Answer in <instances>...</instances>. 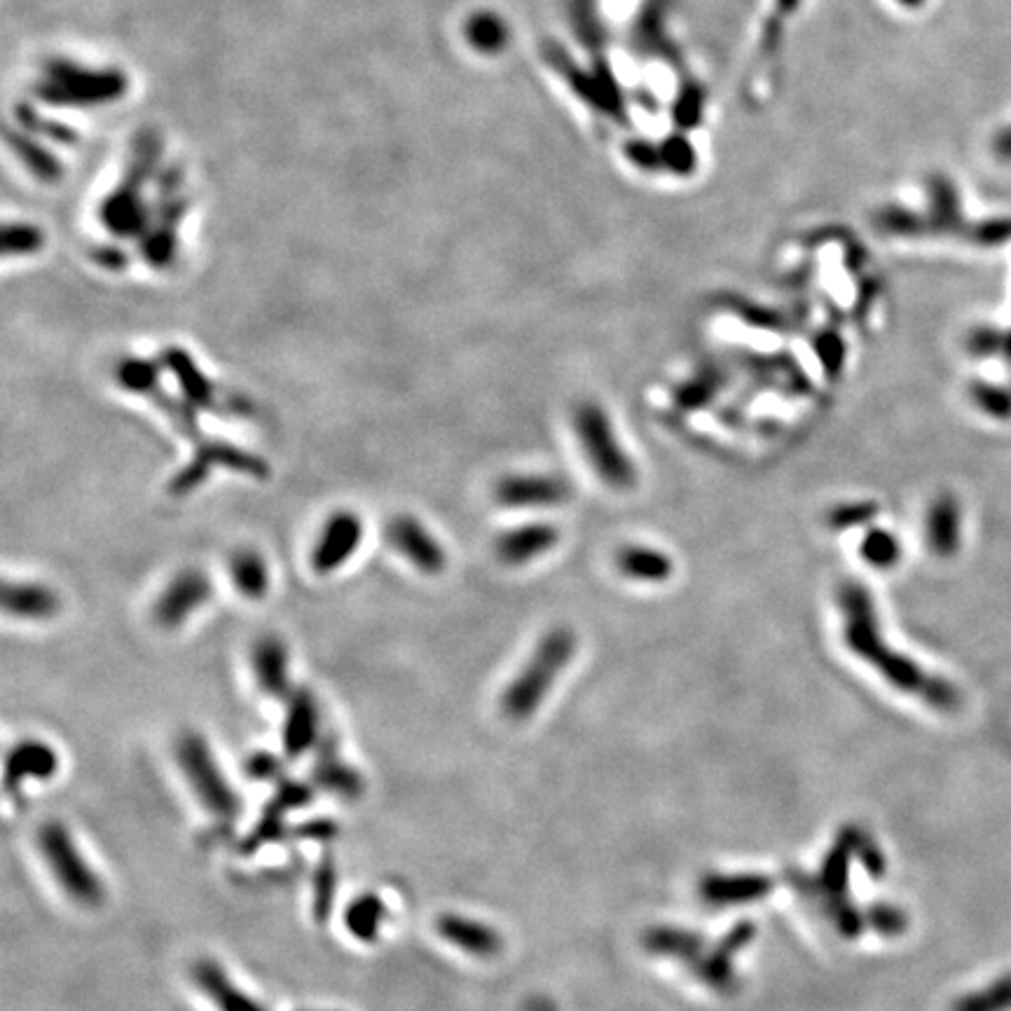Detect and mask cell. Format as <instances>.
Instances as JSON below:
<instances>
[{
	"label": "cell",
	"mask_w": 1011,
	"mask_h": 1011,
	"mask_svg": "<svg viewBox=\"0 0 1011 1011\" xmlns=\"http://www.w3.org/2000/svg\"><path fill=\"white\" fill-rule=\"evenodd\" d=\"M773 890V881L759 873H717L708 875L700 883L702 900L714 906L729 904H748L766 896Z\"/></svg>",
	"instance_id": "14"
},
{
	"label": "cell",
	"mask_w": 1011,
	"mask_h": 1011,
	"mask_svg": "<svg viewBox=\"0 0 1011 1011\" xmlns=\"http://www.w3.org/2000/svg\"><path fill=\"white\" fill-rule=\"evenodd\" d=\"M862 558L875 569H890L902 558V546L894 539V534L885 529H873L867 534L862 544Z\"/></svg>",
	"instance_id": "27"
},
{
	"label": "cell",
	"mask_w": 1011,
	"mask_h": 1011,
	"mask_svg": "<svg viewBox=\"0 0 1011 1011\" xmlns=\"http://www.w3.org/2000/svg\"><path fill=\"white\" fill-rule=\"evenodd\" d=\"M577 652V637L567 627L550 631L539 646L534 648L531 658L518 673L502 696V712L510 721H525L539 710L546 700L552 684L569 665Z\"/></svg>",
	"instance_id": "2"
},
{
	"label": "cell",
	"mask_w": 1011,
	"mask_h": 1011,
	"mask_svg": "<svg viewBox=\"0 0 1011 1011\" xmlns=\"http://www.w3.org/2000/svg\"><path fill=\"white\" fill-rule=\"evenodd\" d=\"M438 932H441V937L445 942H450L464 953H471L475 958H494L504 948L497 929L456 913L443 915V918L438 921Z\"/></svg>",
	"instance_id": "15"
},
{
	"label": "cell",
	"mask_w": 1011,
	"mask_h": 1011,
	"mask_svg": "<svg viewBox=\"0 0 1011 1011\" xmlns=\"http://www.w3.org/2000/svg\"><path fill=\"white\" fill-rule=\"evenodd\" d=\"M291 658H289V648H286L283 639L267 635L256 642L254 654H251V667H254V677L258 689L277 700L291 698L293 686H291Z\"/></svg>",
	"instance_id": "11"
},
{
	"label": "cell",
	"mask_w": 1011,
	"mask_h": 1011,
	"mask_svg": "<svg viewBox=\"0 0 1011 1011\" xmlns=\"http://www.w3.org/2000/svg\"><path fill=\"white\" fill-rule=\"evenodd\" d=\"M37 848H41L43 860L71 902L83 908H97L106 900L104 883L94 871L80 848L75 846L73 836L62 822H47L37 831Z\"/></svg>",
	"instance_id": "3"
},
{
	"label": "cell",
	"mask_w": 1011,
	"mask_h": 1011,
	"mask_svg": "<svg viewBox=\"0 0 1011 1011\" xmlns=\"http://www.w3.org/2000/svg\"><path fill=\"white\" fill-rule=\"evenodd\" d=\"M927 544L929 550L942 558L953 556L960 546V506L950 497L942 494L934 499L927 513Z\"/></svg>",
	"instance_id": "18"
},
{
	"label": "cell",
	"mask_w": 1011,
	"mask_h": 1011,
	"mask_svg": "<svg viewBox=\"0 0 1011 1011\" xmlns=\"http://www.w3.org/2000/svg\"><path fill=\"white\" fill-rule=\"evenodd\" d=\"M387 541L398 556H404L422 574L435 577L448 564L441 541L412 515H396L387 525Z\"/></svg>",
	"instance_id": "9"
},
{
	"label": "cell",
	"mask_w": 1011,
	"mask_h": 1011,
	"mask_svg": "<svg viewBox=\"0 0 1011 1011\" xmlns=\"http://www.w3.org/2000/svg\"><path fill=\"white\" fill-rule=\"evenodd\" d=\"M319 735V710L308 689H298L289 698V714L283 723V745L291 756L308 752Z\"/></svg>",
	"instance_id": "16"
},
{
	"label": "cell",
	"mask_w": 1011,
	"mask_h": 1011,
	"mask_svg": "<svg viewBox=\"0 0 1011 1011\" xmlns=\"http://www.w3.org/2000/svg\"><path fill=\"white\" fill-rule=\"evenodd\" d=\"M619 569L625 577L644 583H663L673 574V560L665 552L646 546H627L616 558Z\"/></svg>",
	"instance_id": "20"
},
{
	"label": "cell",
	"mask_w": 1011,
	"mask_h": 1011,
	"mask_svg": "<svg viewBox=\"0 0 1011 1011\" xmlns=\"http://www.w3.org/2000/svg\"><path fill=\"white\" fill-rule=\"evenodd\" d=\"M212 593V579L202 569H183L164 585L155 606H152V619L164 631H176L208 602Z\"/></svg>",
	"instance_id": "7"
},
{
	"label": "cell",
	"mask_w": 1011,
	"mask_h": 1011,
	"mask_svg": "<svg viewBox=\"0 0 1011 1011\" xmlns=\"http://www.w3.org/2000/svg\"><path fill=\"white\" fill-rule=\"evenodd\" d=\"M179 766L185 779L193 787L195 796L202 800L204 810L214 817L230 819L237 813V796L230 789V782L225 779L212 748L197 733H183L176 745Z\"/></svg>",
	"instance_id": "5"
},
{
	"label": "cell",
	"mask_w": 1011,
	"mask_h": 1011,
	"mask_svg": "<svg viewBox=\"0 0 1011 1011\" xmlns=\"http://www.w3.org/2000/svg\"><path fill=\"white\" fill-rule=\"evenodd\" d=\"M1002 331L977 329L969 337V349L979 356H993L1002 352Z\"/></svg>",
	"instance_id": "31"
},
{
	"label": "cell",
	"mask_w": 1011,
	"mask_h": 1011,
	"mask_svg": "<svg viewBox=\"0 0 1011 1011\" xmlns=\"http://www.w3.org/2000/svg\"><path fill=\"white\" fill-rule=\"evenodd\" d=\"M843 612V639L850 652L881 673L894 689L921 698L929 708L953 712L960 708V691L942 677H932L904 654H896L883 642L869 590L860 583H846L838 595Z\"/></svg>",
	"instance_id": "1"
},
{
	"label": "cell",
	"mask_w": 1011,
	"mask_h": 1011,
	"mask_svg": "<svg viewBox=\"0 0 1011 1011\" xmlns=\"http://www.w3.org/2000/svg\"><path fill=\"white\" fill-rule=\"evenodd\" d=\"M152 404H155L158 410L164 412V417L169 419L171 424H174V429L190 438V441H202V433H200V419H197V408L190 404V400H185L183 396H174V394H169L162 389V385L152 391L148 396Z\"/></svg>",
	"instance_id": "24"
},
{
	"label": "cell",
	"mask_w": 1011,
	"mask_h": 1011,
	"mask_svg": "<svg viewBox=\"0 0 1011 1011\" xmlns=\"http://www.w3.org/2000/svg\"><path fill=\"white\" fill-rule=\"evenodd\" d=\"M558 539H560L558 529L546 523L523 525L518 529H510L502 534V537L497 539V558L504 564L520 567L556 548Z\"/></svg>",
	"instance_id": "13"
},
{
	"label": "cell",
	"mask_w": 1011,
	"mask_h": 1011,
	"mask_svg": "<svg viewBox=\"0 0 1011 1011\" xmlns=\"http://www.w3.org/2000/svg\"><path fill=\"white\" fill-rule=\"evenodd\" d=\"M906 3H921V0H906Z\"/></svg>",
	"instance_id": "34"
},
{
	"label": "cell",
	"mask_w": 1011,
	"mask_h": 1011,
	"mask_svg": "<svg viewBox=\"0 0 1011 1011\" xmlns=\"http://www.w3.org/2000/svg\"><path fill=\"white\" fill-rule=\"evenodd\" d=\"M56 768V756L45 742L26 740L8 756V782L24 777H50Z\"/></svg>",
	"instance_id": "22"
},
{
	"label": "cell",
	"mask_w": 1011,
	"mask_h": 1011,
	"mask_svg": "<svg viewBox=\"0 0 1011 1011\" xmlns=\"http://www.w3.org/2000/svg\"><path fill=\"white\" fill-rule=\"evenodd\" d=\"M1002 354H1007V358H1011V333L1002 335Z\"/></svg>",
	"instance_id": "33"
},
{
	"label": "cell",
	"mask_w": 1011,
	"mask_h": 1011,
	"mask_svg": "<svg viewBox=\"0 0 1011 1011\" xmlns=\"http://www.w3.org/2000/svg\"><path fill=\"white\" fill-rule=\"evenodd\" d=\"M3 609L6 614L24 621H47L60 612V598L54 590L43 583H12L3 588Z\"/></svg>",
	"instance_id": "17"
},
{
	"label": "cell",
	"mask_w": 1011,
	"mask_h": 1011,
	"mask_svg": "<svg viewBox=\"0 0 1011 1011\" xmlns=\"http://www.w3.org/2000/svg\"><path fill=\"white\" fill-rule=\"evenodd\" d=\"M998 150L1002 152V155L1011 158V133H1004V137H1000V141H998Z\"/></svg>",
	"instance_id": "32"
},
{
	"label": "cell",
	"mask_w": 1011,
	"mask_h": 1011,
	"mask_svg": "<svg viewBox=\"0 0 1011 1011\" xmlns=\"http://www.w3.org/2000/svg\"><path fill=\"white\" fill-rule=\"evenodd\" d=\"M971 394H975L977 406L983 412L1000 417V419L1011 417V389L983 385V381H979V385H975V389H971Z\"/></svg>",
	"instance_id": "28"
},
{
	"label": "cell",
	"mask_w": 1011,
	"mask_h": 1011,
	"mask_svg": "<svg viewBox=\"0 0 1011 1011\" xmlns=\"http://www.w3.org/2000/svg\"><path fill=\"white\" fill-rule=\"evenodd\" d=\"M1011 1009V975H1004L996 983L986 986L977 993H969L953 1004L950 1011H1009Z\"/></svg>",
	"instance_id": "26"
},
{
	"label": "cell",
	"mask_w": 1011,
	"mask_h": 1011,
	"mask_svg": "<svg viewBox=\"0 0 1011 1011\" xmlns=\"http://www.w3.org/2000/svg\"><path fill=\"white\" fill-rule=\"evenodd\" d=\"M364 539V520L352 510H337L323 525L312 548V569L316 574H333L345 567Z\"/></svg>",
	"instance_id": "8"
},
{
	"label": "cell",
	"mask_w": 1011,
	"mask_h": 1011,
	"mask_svg": "<svg viewBox=\"0 0 1011 1011\" xmlns=\"http://www.w3.org/2000/svg\"><path fill=\"white\" fill-rule=\"evenodd\" d=\"M871 923L883 934H900L906 929V915L892 906H875L871 911Z\"/></svg>",
	"instance_id": "30"
},
{
	"label": "cell",
	"mask_w": 1011,
	"mask_h": 1011,
	"mask_svg": "<svg viewBox=\"0 0 1011 1011\" xmlns=\"http://www.w3.org/2000/svg\"><path fill=\"white\" fill-rule=\"evenodd\" d=\"M644 944L648 950L663 953V956H670V958H679L684 962H689L691 967L698 965L700 950H702V942L698 939V934L673 929V927L648 929Z\"/></svg>",
	"instance_id": "23"
},
{
	"label": "cell",
	"mask_w": 1011,
	"mask_h": 1011,
	"mask_svg": "<svg viewBox=\"0 0 1011 1011\" xmlns=\"http://www.w3.org/2000/svg\"><path fill=\"white\" fill-rule=\"evenodd\" d=\"M195 979L204 990V996L212 998L218 1011H265L251 996H246L239 986H235L230 977L214 962H200L195 969Z\"/></svg>",
	"instance_id": "19"
},
{
	"label": "cell",
	"mask_w": 1011,
	"mask_h": 1011,
	"mask_svg": "<svg viewBox=\"0 0 1011 1011\" xmlns=\"http://www.w3.org/2000/svg\"><path fill=\"white\" fill-rule=\"evenodd\" d=\"M494 497L504 508H550L569 497V487L552 475H508L497 483Z\"/></svg>",
	"instance_id": "10"
},
{
	"label": "cell",
	"mask_w": 1011,
	"mask_h": 1011,
	"mask_svg": "<svg viewBox=\"0 0 1011 1011\" xmlns=\"http://www.w3.org/2000/svg\"><path fill=\"white\" fill-rule=\"evenodd\" d=\"M873 515H875L873 504H850V506L836 508L829 520L833 527H857V525L869 523Z\"/></svg>",
	"instance_id": "29"
},
{
	"label": "cell",
	"mask_w": 1011,
	"mask_h": 1011,
	"mask_svg": "<svg viewBox=\"0 0 1011 1011\" xmlns=\"http://www.w3.org/2000/svg\"><path fill=\"white\" fill-rule=\"evenodd\" d=\"M214 466H225L235 473L249 475V478H267L270 475V466L262 460V456L241 450L239 445H233L227 441H200L193 462L185 464L174 478L169 483V494L171 497H187L190 492H195L212 473Z\"/></svg>",
	"instance_id": "6"
},
{
	"label": "cell",
	"mask_w": 1011,
	"mask_h": 1011,
	"mask_svg": "<svg viewBox=\"0 0 1011 1011\" xmlns=\"http://www.w3.org/2000/svg\"><path fill=\"white\" fill-rule=\"evenodd\" d=\"M574 429L600 478L614 490H631L635 485V466L616 441L606 412L595 404H583L574 415Z\"/></svg>",
	"instance_id": "4"
},
{
	"label": "cell",
	"mask_w": 1011,
	"mask_h": 1011,
	"mask_svg": "<svg viewBox=\"0 0 1011 1011\" xmlns=\"http://www.w3.org/2000/svg\"><path fill=\"white\" fill-rule=\"evenodd\" d=\"M160 375H162L160 364H155V361H150V358H139V356L122 358L116 368L118 385L129 394L146 396V398L162 385Z\"/></svg>",
	"instance_id": "25"
},
{
	"label": "cell",
	"mask_w": 1011,
	"mask_h": 1011,
	"mask_svg": "<svg viewBox=\"0 0 1011 1011\" xmlns=\"http://www.w3.org/2000/svg\"><path fill=\"white\" fill-rule=\"evenodd\" d=\"M230 577L237 593L249 600H260L270 590V569L256 550L235 552L230 560Z\"/></svg>",
	"instance_id": "21"
},
{
	"label": "cell",
	"mask_w": 1011,
	"mask_h": 1011,
	"mask_svg": "<svg viewBox=\"0 0 1011 1011\" xmlns=\"http://www.w3.org/2000/svg\"><path fill=\"white\" fill-rule=\"evenodd\" d=\"M162 366L174 375L181 396L190 400L195 408L218 410L223 408L218 400V389L212 379H208L202 368L195 364V358L181 347H169L162 352Z\"/></svg>",
	"instance_id": "12"
}]
</instances>
